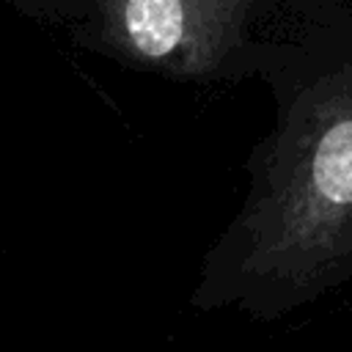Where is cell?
<instances>
[{
  "instance_id": "obj_2",
  "label": "cell",
  "mask_w": 352,
  "mask_h": 352,
  "mask_svg": "<svg viewBox=\"0 0 352 352\" xmlns=\"http://www.w3.org/2000/svg\"><path fill=\"white\" fill-rule=\"evenodd\" d=\"M19 14L63 28L66 38L135 72L176 82L253 74L258 0H11Z\"/></svg>"
},
{
  "instance_id": "obj_1",
  "label": "cell",
  "mask_w": 352,
  "mask_h": 352,
  "mask_svg": "<svg viewBox=\"0 0 352 352\" xmlns=\"http://www.w3.org/2000/svg\"><path fill=\"white\" fill-rule=\"evenodd\" d=\"M258 38L275 126L250 151L239 212L201 258L195 311L278 319L352 280V6H305Z\"/></svg>"
}]
</instances>
